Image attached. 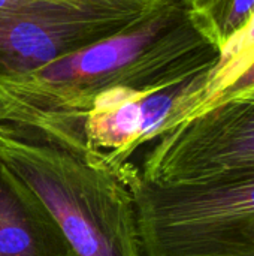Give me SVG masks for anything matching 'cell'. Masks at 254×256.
<instances>
[{
  "label": "cell",
  "instance_id": "6da1fadb",
  "mask_svg": "<svg viewBox=\"0 0 254 256\" xmlns=\"http://www.w3.org/2000/svg\"><path fill=\"white\" fill-rule=\"evenodd\" d=\"M217 60L219 50L198 30L186 0H151L117 33L0 86L4 122L30 126L81 114L108 92L165 86Z\"/></svg>",
  "mask_w": 254,
  "mask_h": 256
},
{
  "label": "cell",
  "instance_id": "7a4b0ae2",
  "mask_svg": "<svg viewBox=\"0 0 254 256\" xmlns=\"http://www.w3.org/2000/svg\"><path fill=\"white\" fill-rule=\"evenodd\" d=\"M0 159L43 202L73 256H144L120 171L10 122L0 123Z\"/></svg>",
  "mask_w": 254,
  "mask_h": 256
},
{
  "label": "cell",
  "instance_id": "3957f363",
  "mask_svg": "<svg viewBox=\"0 0 254 256\" xmlns=\"http://www.w3.org/2000/svg\"><path fill=\"white\" fill-rule=\"evenodd\" d=\"M136 207L144 256H254V168L189 183L120 170Z\"/></svg>",
  "mask_w": 254,
  "mask_h": 256
},
{
  "label": "cell",
  "instance_id": "277c9868",
  "mask_svg": "<svg viewBox=\"0 0 254 256\" xmlns=\"http://www.w3.org/2000/svg\"><path fill=\"white\" fill-rule=\"evenodd\" d=\"M254 168V104L231 99L160 136L139 174L156 183H189Z\"/></svg>",
  "mask_w": 254,
  "mask_h": 256
},
{
  "label": "cell",
  "instance_id": "5b68a950",
  "mask_svg": "<svg viewBox=\"0 0 254 256\" xmlns=\"http://www.w3.org/2000/svg\"><path fill=\"white\" fill-rule=\"evenodd\" d=\"M136 16L106 20L1 18L0 86L22 80L70 52L117 33Z\"/></svg>",
  "mask_w": 254,
  "mask_h": 256
},
{
  "label": "cell",
  "instance_id": "8992f818",
  "mask_svg": "<svg viewBox=\"0 0 254 256\" xmlns=\"http://www.w3.org/2000/svg\"><path fill=\"white\" fill-rule=\"evenodd\" d=\"M0 256H73L48 208L1 159Z\"/></svg>",
  "mask_w": 254,
  "mask_h": 256
},
{
  "label": "cell",
  "instance_id": "52a82bcc",
  "mask_svg": "<svg viewBox=\"0 0 254 256\" xmlns=\"http://www.w3.org/2000/svg\"><path fill=\"white\" fill-rule=\"evenodd\" d=\"M204 38L220 50L254 14V0H186Z\"/></svg>",
  "mask_w": 254,
  "mask_h": 256
},
{
  "label": "cell",
  "instance_id": "ba28073f",
  "mask_svg": "<svg viewBox=\"0 0 254 256\" xmlns=\"http://www.w3.org/2000/svg\"><path fill=\"white\" fill-rule=\"evenodd\" d=\"M254 63V14L220 50L219 60L210 70L205 111L213 100L238 80ZM201 111V112H202ZM199 112V114H201Z\"/></svg>",
  "mask_w": 254,
  "mask_h": 256
},
{
  "label": "cell",
  "instance_id": "9c48e42d",
  "mask_svg": "<svg viewBox=\"0 0 254 256\" xmlns=\"http://www.w3.org/2000/svg\"><path fill=\"white\" fill-rule=\"evenodd\" d=\"M138 14L112 12L72 0H0V20L15 16H39L57 20H106L130 18Z\"/></svg>",
  "mask_w": 254,
  "mask_h": 256
},
{
  "label": "cell",
  "instance_id": "30bf717a",
  "mask_svg": "<svg viewBox=\"0 0 254 256\" xmlns=\"http://www.w3.org/2000/svg\"><path fill=\"white\" fill-rule=\"evenodd\" d=\"M82 4L120 12V14H139L142 12L151 0H72Z\"/></svg>",
  "mask_w": 254,
  "mask_h": 256
},
{
  "label": "cell",
  "instance_id": "8fae6325",
  "mask_svg": "<svg viewBox=\"0 0 254 256\" xmlns=\"http://www.w3.org/2000/svg\"><path fill=\"white\" fill-rule=\"evenodd\" d=\"M254 87V63L238 78V80H235L223 93H220L214 100H213V104L210 105V106H213V105H217V104H220V102H225V100H231V99H235V98H238V96H241L243 93H246V92H249L250 88H253ZM208 106V108H210ZM207 108V110H208Z\"/></svg>",
  "mask_w": 254,
  "mask_h": 256
},
{
  "label": "cell",
  "instance_id": "7c38bea8",
  "mask_svg": "<svg viewBox=\"0 0 254 256\" xmlns=\"http://www.w3.org/2000/svg\"><path fill=\"white\" fill-rule=\"evenodd\" d=\"M235 99H237V98H235ZM238 99H244V100H249V102H253L254 104V87L253 88H250L249 92L243 93L241 96H238Z\"/></svg>",
  "mask_w": 254,
  "mask_h": 256
},
{
  "label": "cell",
  "instance_id": "4fadbf2b",
  "mask_svg": "<svg viewBox=\"0 0 254 256\" xmlns=\"http://www.w3.org/2000/svg\"><path fill=\"white\" fill-rule=\"evenodd\" d=\"M4 118H6V108H4V104L0 99V123L4 122Z\"/></svg>",
  "mask_w": 254,
  "mask_h": 256
},
{
  "label": "cell",
  "instance_id": "5bb4252c",
  "mask_svg": "<svg viewBox=\"0 0 254 256\" xmlns=\"http://www.w3.org/2000/svg\"><path fill=\"white\" fill-rule=\"evenodd\" d=\"M253 242H254V228H253Z\"/></svg>",
  "mask_w": 254,
  "mask_h": 256
}]
</instances>
